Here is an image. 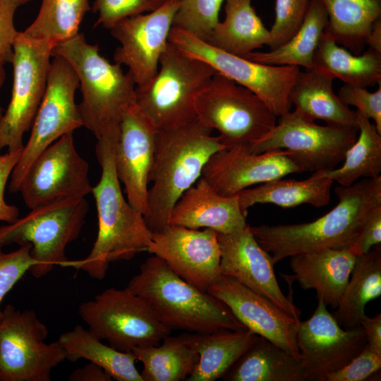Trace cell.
I'll use <instances>...</instances> for the list:
<instances>
[{
  "label": "cell",
  "mask_w": 381,
  "mask_h": 381,
  "mask_svg": "<svg viewBox=\"0 0 381 381\" xmlns=\"http://www.w3.org/2000/svg\"><path fill=\"white\" fill-rule=\"evenodd\" d=\"M381 295V250L377 245L356 257L348 284L332 315L340 326L360 325L368 302Z\"/></svg>",
  "instance_id": "cell-32"
},
{
  "label": "cell",
  "mask_w": 381,
  "mask_h": 381,
  "mask_svg": "<svg viewBox=\"0 0 381 381\" xmlns=\"http://www.w3.org/2000/svg\"><path fill=\"white\" fill-rule=\"evenodd\" d=\"M157 130L136 105L123 114L119 134L114 145V165L130 205L146 214L148 183Z\"/></svg>",
  "instance_id": "cell-19"
},
{
  "label": "cell",
  "mask_w": 381,
  "mask_h": 381,
  "mask_svg": "<svg viewBox=\"0 0 381 381\" xmlns=\"http://www.w3.org/2000/svg\"><path fill=\"white\" fill-rule=\"evenodd\" d=\"M251 1L225 0L224 19L214 27L207 42L241 57L267 45L270 30L257 15Z\"/></svg>",
  "instance_id": "cell-29"
},
{
  "label": "cell",
  "mask_w": 381,
  "mask_h": 381,
  "mask_svg": "<svg viewBox=\"0 0 381 381\" xmlns=\"http://www.w3.org/2000/svg\"><path fill=\"white\" fill-rule=\"evenodd\" d=\"M5 78H6V72H5L4 66H0V90L4 83ZM2 116H3L2 109L0 106V121L1 120Z\"/></svg>",
  "instance_id": "cell-50"
},
{
  "label": "cell",
  "mask_w": 381,
  "mask_h": 381,
  "mask_svg": "<svg viewBox=\"0 0 381 381\" xmlns=\"http://www.w3.org/2000/svg\"><path fill=\"white\" fill-rule=\"evenodd\" d=\"M126 288L145 299L171 330L208 333L246 329L222 301L183 280L156 255L141 265Z\"/></svg>",
  "instance_id": "cell-4"
},
{
  "label": "cell",
  "mask_w": 381,
  "mask_h": 381,
  "mask_svg": "<svg viewBox=\"0 0 381 381\" xmlns=\"http://www.w3.org/2000/svg\"><path fill=\"white\" fill-rule=\"evenodd\" d=\"M212 130L198 120L169 130H157L149 177L145 220L152 232L169 225L171 210L181 195L202 176L211 157L227 148Z\"/></svg>",
  "instance_id": "cell-3"
},
{
  "label": "cell",
  "mask_w": 381,
  "mask_h": 381,
  "mask_svg": "<svg viewBox=\"0 0 381 381\" xmlns=\"http://www.w3.org/2000/svg\"><path fill=\"white\" fill-rule=\"evenodd\" d=\"M23 150L0 154V221L12 223L19 218V210L8 204L4 198L5 189L12 171L18 164Z\"/></svg>",
  "instance_id": "cell-45"
},
{
  "label": "cell",
  "mask_w": 381,
  "mask_h": 381,
  "mask_svg": "<svg viewBox=\"0 0 381 381\" xmlns=\"http://www.w3.org/2000/svg\"><path fill=\"white\" fill-rule=\"evenodd\" d=\"M47 335L33 310L7 305L0 319V381H50L66 354L59 340L45 342Z\"/></svg>",
  "instance_id": "cell-12"
},
{
  "label": "cell",
  "mask_w": 381,
  "mask_h": 381,
  "mask_svg": "<svg viewBox=\"0 0 381 381\" xmlns=\"http://www.w3.org/2000/svg\"><path fill=\"white\" fill-rule=\"evenodd\" d=\"M356 257L350 248H327L290 257L289 265L303 290H315L318 301L336 309L348 284Z\"/></svg>",
  "instance_id": "cell-24"
},
{
  "label": "cell",
  "mask_w": 381,
  "mask_h": 381,
  "mask_svg": "<svg viewBox=\"0 0 381 381\" xmlns=\"http://www.w3.org/2000/svg\"><path fill=\"white\" fill-rule=\"evenodd\" d=\"M328 24V15L318 0H310L306 17L297 32L284 44L269 52H250L243 58L272 66L313 68L315 52Z\"/></svg>",
  "instance_id": "cell-33"
},
{
  "label": "cell",
  "mask_w": 381,
  "mask_h": 381,
  "mask_svg": "<svg viewBox=\"0 0 381 381\" xmlns=\"http://www.w3.org/2000/svg\"><path fill=\"white\" fill-rule=\"evenodd\" d=\"M328 15L325 32L351 53L361 54L374 22L381 18V0H318Z\"/></svg>",
  "instance_id": "cell-34"
},
{
  "label": "cell",
  "mask_w": 381,
  "mask_h": 381,
  "mask_svg": "<svg viewBox=\"0 0 381 381\" xmlns=\"http://www.w3.org/2000/svg\"><path fill=\"white\" fill-rule=\"evenodd\" d=\"M207 292L222 301L247 329L301 359L296 341L300 321L269 298L224 275Z\"/></svg>",
  "instance_id": "cell-20"
},
{
  "label": "cell",
  "mask_w": 381,
  "mask_h": 381,
  "mask_svg": "<svg viewBox=\"0 0 381 381\" xmlns=\"http://www.w3.org/2000/svg\"><path fill=\"white\" fill-rule=\"evenodd\" d=\"M90 9L89 0H42L38 13L23 34L53 49L79 33Z\"/></svg>",
  "instance_id": "cell-37"
},
{
  "label": "cell",
  "mask_w": 381,
  "mask_h": 381,
  "mask_svg": "<svg viewBox=\"0 0 381 381\" xmlns=\"http://www.w3.org/2000/svg\"><path fill=\"white\" fill-rule=\"evenodd\" d=\"M358 133L347 150L342 164L325 176L339 185L350 186L360 179H374L381 173V133L370 120L356 111Z\"/></svg>",
  "instance_id": "cell-36"
},
{
  "label": "cell",
  "mask_w": 381,
  "mask_h": 381,
  "mask_svg": "<svg viewBox=\"0 0 381 381\" xmlns=\"http://www.w3.org/2000/svg\"><path fill=\"white\" fill-rule=\"evenodd\" d=\"M225 0H180L172 27L208 42Z\"/></svg>",
  "instance_id": "cell-38"
},
{
  "label": "cell",
  "mask_w": 381,
  "mask_h": 381,
  "mask_svg": "<svg viewBox=\"0 0 381 381\" xmlns=\"http://www.w3.org/2000/svg\"><path fill=\"white\" fill-rule=\"evenodd\" d=\"M270 181L253 188L239 192V204L243 213L256 204H274L283 208L309 204L315 207L327 205L330 200L333 181L317 171L304 180L284 179Z\"/></svg>",
  "instance_id": "cell-27"
},
{
  "label": "cell",
  "mask_w": 381,
  "mask_h": 381,
  "mask_svg": "<svg viewBox=\"0 0 381 381\" xmlns=\"http://www.w3.org/2000/svg\"><path fill=\"white\" fill-rule=\"evenodd\" d=\"M6 62L0 57V66H4Z\"/></svg>",
  "instance_id": "cell-52"
},
{
  "label": "cell",
  "mask_w": 381,
  "mask_h": 381,
  "mask_svg": "<svg viewBox=\"0 0 381 381\" xmlns=\"http://www.w3.org/2000/svg\"><path fill=\"white\" fill-rule=\"evenodd\" d=\"M246 216L237 195L224 196L200 177L175 203L169 224L190 229H210L218 234H231L244 229Z\"/></svg>",
  "instance_id": "cell-23"
},
{
  "label": "cell",
  "mask_w": 381,
  "mask_h": 381,
  "mask_svg": "<svg viewBox=\"0 0 381 381\" xmlns=\"http://www.w3.org/2000/svg\"><path fill=\"white\" fill-rule=\"evenodd\" d=\"M131 352L143 365V381L186 380L198 361L197 352L180 335H168L158 345L135 347Z\"/></svg>",
  "instance_id": "cell-35"
},
{
  "label": "cell",
  "mask_w": 381,
  "mask_h": 381,
  "mask_svg": "<svg viewBox=\"0 0 381 381\" xmlns=\"http://www.w3.org/2000/svg\"><path fill=\"white\" fill-rule=\"evenodd\" d=\"M381 243V205L370 214L363 224L352 246L349 248L356 255L368 253L372 248Z\"/></svg>",
  "instance_id": "cell-46"
},
{
  "label": "cell",
  "mask_w": 381,
  "mask_h": 381,
  "mask_svg": "<svg viewBox=\"0 0 381 381\" xmlns=\"http://www.w3.org/2000/svg\"><path fill=\"white\" fill-rule=\"evenodd\" d=\"M85 197H72L31 209L25 216L0 226V246L30 243L36 265L29 272L44 277L56 265L65 267L67 246L79 236L88 211Z\"/></svg>",
  "instance_id": "cell-7"
},
{
  "label": "cell",
  "mask_w": 381,
  "mask_h": 381,
  "mask_svg": "<svg viewBox=\"0 0 381 381\" xmlns=\"http://www.w3.org/2000/svg\"><path fill=\"white\" fill-rule=\"evenodd\" d=\"M53 47L18 32L11 64V97L0 121V152L23 150V135L31 128L47 82Z\"/></svg>",
  "instance_id": "cell-14"
},
{
  "label": "cell",
  "mask_w": 381,
  "mask_h": 381,
  "mask_svg": "<svg viewBox=\"0 0 381 381\" xmlns=\"http://www.w3.org/2000/svg\"><path fill=\"white\" fill-rule=\"evenodd\" d=\"M65 59L78 79V104L83 126L96 138L118 137L124 111L135 102V85L121 66L112 64L82 33L56 46L52 56Z\"/></svg>",
  "instance_id": "cell-5"
},
{
  "label": "cell",
  "mask_w": 381,
  "mask_h": 381,
  "mask_svg": "<svg viewBox=\"0 0 381 381\" xmlns=\"http://www.w3.org/2000/svg\"><path fill=\"white\" fill-rule=\"evenodd\" d=\"M147 252L161 258L183 280L207 292L222 276L217 233L169 224L152 232Z\"/></svg>",
  "instance_id": "cell-18"
},
{
  "label": "cell",
  "mask_w": 381,
  "mask_h": 381,
  "mask_svg": "<svg viewBox=\"0 0 381 381\" xmlns=\"http://www.w3.org/2000/svg\"><path fill=\"white\" fill-rule=\"evenodd\" d=\"M118 137L97 140L95 152L101 167V177L92 186L98 219L95 241L88 255L80 260H68L64 267L81 270L96 279L105 277L109 264L129 260L147 251L152 231L143 214L124 198L117 176L114 151Z\"/></svg>",
  "instance_id": "cell-2"
},
{
  "label": "cell",
  "mask_w": 381,
  "mask_h": 381,
  "mask_svg": "<svg viewBox=\"0 0 381 381\" xmlns=\"http://www.w3.org/2000/svg\"><path fill=\"white\" fill-rule=\"evenodd\" d=\"M179 1L167 0L159 8L126 18L109 29L120 44L114 63L128 67L136 87L147 84L158 71Z\"/></svg>",
  "instance_id": "cell-17"
},
{
  "label": "cell",
  "mask_w": 381,
  "mask_h": 381,
  "mask_svg": "<svg viewBox=\"0 0 381 381\" xmlns=\"http://www.w3.org/2000/svg\"><path fill=\"white\" fill-rule=\"evenodd\" d=\"M360 325L364 330L366 343L381 352V314L378 313L373 318L364 315Z\"/></svg>",
  "instance_id": "cell-47"
},
{
  "label": "cell",
  "mask_w": 381,
  "mask_h": 381,
  "mask_svg": "<svg viewBox=\"0 0 381 381\" xmlns=\"http://www.w3.org/2000/svg\"><path fill=\"white\" fill-rule=\"evenodd\" d=\"M89 164L78 152L73 133L45 148L27 170L18 192L26 206L36 207L92 193Z\"/></svg>",
  "instance_id": "cell-15"
},
{
  "label": "cell",
  "mask_w": 381,
  "mask_h": 381,
  "mask_svg": "<svg viewBox=\"0 0 381 381\" xmlns=\"http://www.w3.org/2000/svg\"><path fill=\"white\" fill-rule=\"evenodd\" d=\"M0 246V319L3 310L1 303L5 296L23 276L36 265L30 255L31 245L25 243L10 253Z\"/></svg>",
  "instance_id": "cell-41"
},
{
  "label": "cell",
  "mask_w": 381,
  "mask_h": 381,
  "mask_svg": "<svg viewBox=\"0 0 381 381\" xmlns=\"http://www.w3.org/2000/svg\"><path fill=\"white\" fill-rule=\"evenodd\" d=\"M333 80L314 69L300 71L290 90L291 104L310 120L358 128L356 111L345 105L334 93Z\"/></svg>",
  "instance_id": "cell-26"
},
{
  "label": "cell",
  "mask_w": 381,
  "mask_h": 381,
  "mask_svg": "<svg viewBox=\"0 0 381 381\" xmlns=\"http://www.w3.org/2000/svg\"><path fill=\"white\" fill-rule=\"evenodd\" d=\"M381 368V352L367 343L363 349L341 369L329 374L326 381H363Z\"/></svg>",
  "instance_id": "cell-43"
},
{
  "label": "cell",
  "mask_w": 381,
  "mask_h": 381,
  "mask_svg": "<svg viewBox=\"0 0 381 381\" xmlns=\"http://www.w3.org/2000/svg\"><path fill=\"white\" fill-rule=\"evenodd\" d=\"M337 205L308 223L250 226L255 238L277 262L295 255L327 248H349L361 228L381 205V176L364 178L350 186L334 189Z\"/></svg>",
  "instance_id": "cell-1"
},
{
  "label": "cell",
  "mask_w": 381,
  "mask_h": 381,
  "mask_svg": "<svg viewBox=\"0 0 381 381\" xmlns=\"http://www.w3.org/2000/svg\"><path fill=\"white\" fill-rule=\"evenodd\" d=\"M310 0H276L274 22L267 46L275 49L286 42L299 29Z\"/></svg>",
  "instance_id": "cell-39"
},
{
  "label": "cell",
  "mask_w": 381,
  "mask_h": 381,
  "mask_svg": "<svg viewBox=\"0 0 381 381\" xmlns=\"http://www.w3.org/2000/svg\"><path fill=\"white\" fill-rule=\"evenodd\" d=\"M344 84L367 87L381 83V54L368 48L356 55L325 32L315 52L313 68Z\"/></svg>",
  "instance_id": "cell-28"
},
{
  "label": "cell",
  "mask_w": 381,
  "mask_h": 381,
  "mask_svg": "<svg viewBox=\"0 0 381 381\" xmlns=\"http://www.w3.org/2000/svg\"><path fill=\"white\" fill-rule=\"evenodd\" d=\"M18 2H19L21 4H25L28 2H29L30 0H16Z\"/></svg>",
  "instance_id": "cell-51"
},
{
  "label": "cell",
  "mask_w": 381,
  "mask_h": 381,
  "mask_svg": "<svg viewBox=\"0 0 381 381\" xmlns=\"http://www.w3.org/2000/svg\"><path fill=\"white\" fill-rule=\"evenodd\" d=\"M222 377L228 381H306L301 359L260 337Z\"/></svg>",
  "instance_id": "cell-30"
},
{
  "label": "cell",
  "mask_w": 381,
  "mask_h": 381,
  "mask_svg": "<svg viewBox=\"0 0 381 381\" xmlns=\"http://www.w3.org/2000/svg\"><path fill=\"white\" fill-rule=\"evenodd\" d=\"M20 4L16 0H0V57L11 63L13 44L18 33L14 25V16Z\"/></svg>",
  "instance_id": "cell-44"
},
{
  "label": "cell",
  "mask_w": 381,
  "mask_h": 381,
  "mask_svg": "<svg viewBox=\"0 0 381 381\" xmlns=\"http://www.w3.org/2000/svg\"><path fill=\"white\" fill-rule=\"evenodd\" d=\"M111 377L101 367L90 362L74 370L68 377L70 381H111Z\"/></svg>",
  "instance_id": "cell-48"
},
{
  "label": "cell",
  "mask_w": 381,
  "mask_h": 381,
  "mask_svg": "<svg viewBox=\"0 0 381 381\" xmlns=\"http://www.w3.org/2000/svg\"><path fill=\"white\" fill-rule=\"evenodd\" d=\"M78 313L97 337L121 351L158 345L171 332L145 299L127 288L104 290L82 303Z\"/></svg>",
  "instance_id": "cell-9"
},
{
  "label": "cell",
  "mask_w": 381,
  "mask_h": 381,
  "mask_svg": "<svg viewBox=\"0 0 381 381\" xmlns=\"http://www.w3.org/2000/svg\"><path fill=\"white\" fill-rule=\"evenodd\" d=\"M168 42L182 54L207 64L217 73L253 92L277 117L290 111V90L299 67L257 63L219 49L175 27L170 30Z\"/></svg>",
  "instance_id": "cell-10"
},
{
  "label": "cell",
  "mask_w": 381,
  "mask_h": 381,
  "mask_svg": "<svg viewBox=\"0 0 381 381\" xmlns=\"http://www.w3.org/2000/svg\"><path fill=\"white\" fill-rule=\"evenodd\" d=\"M181 337L198 354L188 381H214L222 377L259 339L248 329L183 333Z\"/></svg>",
  "instance_id": "cell-25"
},
{
  "label": "cell",
  "mask_w": 381,
  "mask_h": 381,
  "mask_svg": "<svg viewBox=\"0 0 381 381\" xmlns=\"http://www.w3.org/2000/svg\"><path fill=\"white\" fill-rule=\"evenodd\" d=\"M358 132L355 128L318 125L296 110L289 111L265 138L248 147L255 154L285 150L301 173L329 171L342 163Z\"/></svg>",
  "instance_id": "cell-11"
},
{
  "label": "cell",
  "mask_w": 381,
  "mask_h": 381,
  "mask_svg": "<svg viewBox=\"0 0 381 381\" xmlns=\"http://www.w3.org/2000/svg\"><path fill=\"white\" fill-rule=\"evenodd\" d=\"M365 44L368 49L381 54V18L377 19L373 24Z\"/></svg>",
  "instance_id": "cell-49"
},
{
  "label": "cell",
  "mask_w": 381,
  "mask_h": 381,
  "mask_svg": "<svg viewBox=\"0 0 381 381\" xmlns=\"http://www.w3.org/2000/svg\"><path fill=\"white\" fill-rule=\"evenodd\" d=\"M167 0H95L92 11L98 16L95 25L109 30L119 21L153 11Z\"/></svg>",
  "instance_id": "cell-40"
},
{
  "label": "cell",
  "mask_w": 381,
  "mask_h": 381,
  "mask_svg": "<svg viewBox=\"0 0 381 381\" xmlns=\"http://www.w3.org/2000/svg\"><path fill=\"white\" fill-rule=\"evenodd\" d=\"M195 108L198 120L217 130L227 148L250 147L277 123L276 115L256 94L219 73L198 95Z\"/></svg>",
  "instance_id": "cell-8"
},
{
  "label": "cell",
  "mask_w": 381,
  "mask_h": 381,
  "mask_svg": "<svg viewBox=\"0 0 381 381\" xmlns=\"http://www.w3.org/2000/svg\"><path fill=\"white\" fill-rule=\"evenodd\" d=\"M222 275L231 277L265 296L300 321L301 311L280 289L272 255L259 244L248 224L231 234H218Z\"/></svg>",
  "instance_id": "cell-21"
},
{
  "label": "cell",
  "mask_w": 381,
  "mask_h": 381,
  "mask_svg": "<svg viewBox=\"0 0 381 381\" xmlns=\"http://www.w3.org/2000/svg\"><path fill=\"white\" fill-rule=\"evenodd\" d=\"M66 360L85 359L103 368L117 381H143L137 370V359L132 352L121 351L102 343L91 331L80 325L61 334L58 339Z\"/></svg>",
  "instance_id": "cell-31"
},
{
  "label": "cell",
  "mask_w": 381,
  "mask_h": 381,
  "mask_svg": "<svg viewBox=\"0 0 381 381\" xmlns=\"http://www.w3.org/2000/svg\"><path fill=\"white\" fill-rule=\"evenodd\" d=\"M297 345L306 381H326L364 347L366 339L361 325L344 329L322 301L310 318L298 323Z\"/></svg>",
  "instance_id": "cell-16"
},
{
  "label": "cell",
  "mask_w": 381,
  "mask_h": 381,
  "mask_svg": "<svg viewBox=\"0 0 381 381\" xmlns=\"http://www.w3.org/2000/svg\"><path fill=\"white\" fill-rule=\"evenodd\" d=\"M46 90L35 115L31 133L20 158L10 177L8 190L18 192L22 180L33 160L63 135L83 126L75 102L79 88L76 73L63 57L53 55Z\"/></svg>",
  "instance_id": "cell-13"
},
{
  "label": "cell",
  "mask_w": 381,
  "mask_h": 381,
  "mask_svg": "<svg viewBox=\"0 0 381 381\" xmlns=\"http://www.w3.org/2000/svg\"><path fill=\"white\" fill-rule=\"evenodd\" d=\"M216 73L207 64L168 43L155 75L135 87V104L157 130L188 125L198 120L195 99Z\"/></svg>",
  "instance_id": "cell-6"
},
{
  "label": "cell",
  "mask_w": 381,
  "mask_h": 381,
  "mask_svg": "<svg viewBox=\"0 0 381 381\" xmlns=\"http://www.w3.org/2000/svg\"><path fill=\"white\" fill-rule=\"evenodd\" d=\"M378 88L370 92L367 87L344 84L339 90L337 96L346 106H353L356 111L374 121L381 133V83Z\"/></svg>",
  "instance_id": "cell-42"
},
{
  "label": "cell",
  "mask_w": 381,
  "mask_h": 381,
  "mask_svg": "<svg viewBox=\"0 0 381 381\" xmlns=\"http://www.w3.org/2000/svg\"><path fill=\"white\" fill-rule=\"evenodd\" d=\"M289 155L285 150L255 154L248 146H234L214 154L201 176L219 194L236 195L252 185L301 173Z\"/></svg>",
  "instance_id": "cell-22"
}]
</instances>
